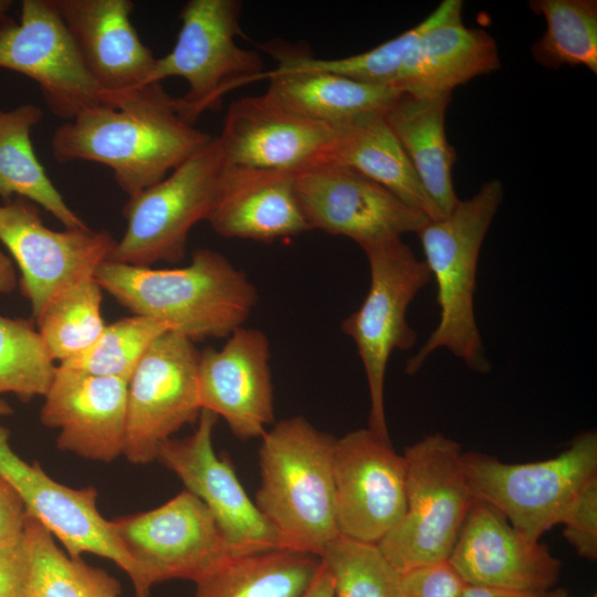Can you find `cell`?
<instances>
[{"instance_id":"1","label":"cell","mask_w":597,"mask_h":597,"mask_svg":"<svg viewBox=\"0 0 597 597\" xmlns=\"http://www.w3.org/2000/svg\"><path fill=\"white\" fill-rule=\"evenodd\" d=\"M78 113L53 133L51 150L60 164L77 160L108 167L128 196L159 182L212 136L186 121L160 83L112 95Z\"/></svg>"},{"instance_id":"2","label":"cell","mask_w":597,"mask_h":597,"mask_svg":"<svg viewBox=\"0 0 597 597\" xmlns=\"http://www.w3.org/2000/svg\"><path fill=\"white\" fill-rule=\"evenodd\" d=\"M95 279L133 314L154 318L193 343L228 337L243 326L258 301L245 273L210 249L196 250L188 265L175 269L106 261Z\"/></svg>"},{"instance_id":"3","label":"cell","mask_w":597,"mask_h":597,"mask_svg":"<svg viewBox=\"0 0 597 597\" xmlns=\"http://www.w3.org/2000/svg\"><path fill=\"white\" fill-rule=\"evenodd\" d=\"M261 440L256 507L281 548L321 557L339 536L333 478L336 438L295 416L274 423Z\"/></svg>"},{"instance_id":"4","label":"cell","mask_w":597,"mask_h":597,"mask_svg":"<svg viewBox=\"0 0 597 597\" xmlns=\"http://www.w3.org/2000/svg\"><path fill=\"white\" fill-rule=\"evenodd\" d=\"M503 197L501 180L485 181L475 195L459 200L448 214L429 221L418 233L425 262L437 283L440 316L428 339L407 360V374H416L441 347L476 373L491 369L473 300L481 247Z\"/></svg>"},{"instance_id":"5","label":"cell","mask_w":597,"mask_h":597,"mask_svg":"<svg viewBox=\"0 0 597 597\" xmlns=\"http://www.w3.org/2000/svg\"><path fill=\"white\" fill-rule=\"evenodd\" d=\"M462 454L455 440L439 432L405 449L406 511L377 544L398 573L448 561L475 500Z\"/></svg>"},{"instance_id":"6","label":"cell","mask_w":597,"mask_h":597,"mask_svg":"<svg viewBox=\"0 0 597 597\" xmlns=\"http://www.w3.org/2000/svg\"><path fill=\"white\" fill-rule=\"evenodd\" d=\"M462 463L474 499L540 541L562 524L583 491L597 480V433H579L562 453L543 461L505 463L471 451L463 452Z\"/></svg>"},{"instance_id":"7","label":"cell","mask_w":597,"mask_h":597,"mask_svg":"<svg viewBox=\"0 0 597 597\" xmlns=\"http://www.w3.org/2000/svg\"><path fill=\"white\" fill-rule=\"evenodd\" d=\"M239 0H189L180 12L172 50L157 57L145 85L181 77L188 91L177 98L180 115L195 124L205 112L221 107L230 91L263 78L264 63L254 50L238 45L243 35Z\"/></svg>"},{"instance_id":"8","label":"cell","mask_w":597,"mask_h":597,"mask_svg":"<svg viewBox=\"0 0 597 597\" xmlns=\"http://www.w3.org/2000/svg\"><path fill=\"white\" fill-rule=\"evenodd\" d=\"M369 289L362 305L342 322V331L355 342L369 392L368 428L389 438L385 412V378L394 350L410 349L417 333L407 322V310L431 279L401 238L365 247Z\"/></svg>"},{"instance_id":"9","label":"cell","mask_w":597,"mask_h":597,"mask_svg":"<svg viewBox=\"0 0 597 597\" xmlns=\"http://www.w3.org/2000/svg\"><path fill=\"white\" fill-rule=\"evenodd\" d=\"M224 159L217 136L159 182L128 197L126 230L109 260L136 266L184 259L195 224L208 219Z\"/></svg>"},{"instance_id":"10","label":"cell","mask_w":597,"mask_h":597,"mask_svg":"<svg viewBox=\"0 0 597 597\" xmlns=\"http://www.w3.org/2000/svg\"><path fill=\"white\" fill-rule=\"evenodd\" d=\"M112 530L138 565L146 591L171 579L196 583L231 553L209 510L181 491L158 507L109 520Z\"/></svg>"},{"instance_id":"11","label":"cell","mask_w":597,"mask_h":597,"mask_svg":"<svg viewBox=\"0 0 597 597\" xmlns=\"http://www.w3.org/2000/svg\"><path fill=\"white\" fill-rule=\"evenodd\" d=\"M199 350L166 332L147 349L127 383L124 455L135 464L157 460L160 446L198 420Z\"/></svg>"},{"instance_id":"12","label":"cell","mask_w":597,"mask_h":597,"mask_svg":"<svg viewBox=\"0 0 597 597\" xmlns=\"http://www.w3.org/2000/svg\"><path fill=\"white\" fill-rule=\"evenodd\" d=\"M0 67L33 80L48 108L65 122L115 104L84 67L54 0H23L19 22L0 18Z\"/></svg>"},{"instance_id":"13","label":"cell","mask_w":597,"mask_h":597,"mask_svg":"<svg viewBox=\"0 0 597 597\" xmlns=\"http://www.w3.org/2000/svg\"><path fill=\"white\" fill-rule=\"evenodd\" d=\"M296 197L310 227L355 241L362 249L405 233L418 234L431 221L385 187L333 161L295 172Z\"/></svg>"},{"instance_id":"14","label":"cell","mask_w":597,"mask_h":597,"mask_svg":"<svg viewBox=\"0 0 597 597\" xmlns=\"http://www.w3.org/2000/svg\"><path fill=\"white\" fill-rule=\"evenodd\" d=\"M0 241L20 270V290L34 321L61 291L95 276L116 244L104 230H52L36 205L20 197L0 205Z\"/></svg>"},{"instance_id":"15","label":"cell","mask_w":597,"mask_h":597,"mask_svg":"<svg viewBox=\"0 0 597 597\" xmlns=\"http://www.w3.org/2000/svg\"><path fill=\"white\" fill-rule=\"evenodd\" d=\"M12 409L0 398V417ZM9 430L0 426V475L21 498L29 516L42 524L71 557L91 553L114 562L130 578L136 597H150L138 565L117 541L109 520L96 505L94 488L73 489L49 476L38 463L21 459L9 444Z\"/></svg>"},{"instance_id":"16","label":"cell","mask_w":597,"mask_h":597,"mask_svg":"<svg viewBox=\"0 0 597 597\" xmlns=\"http://www.w3.org/2000/svg\"><path fill=\"white\" fill-rule=\"evenodd\" d=\"M333 478L341 536L377 545L406 511V467L390 442L369 428L336 438Z\"/></svg>"},{"instance_id":"17","label":"cell","mask_w":597,"mask_h":597,"mask_svg":"<svg viewBox=\"0 0 597 597\" xmlns=\"http://www.w3.org/2000/svg\"><path fill=\"white\" fill-rule=\"evenodd\" d=\"M217 419L202 409L196 430L185 438L165 441L157 460L206 505L231 555L279 548L274 530L243 489L230 460L213 449Z\"/></svg>"},{"instance_id":"18","label":"cell","mask_w":597,"mask_h":597,"mask_svg":"<svg viewBox=\"0 0 597 597\" xmlns=\"http://www.w3.org/2000/svg\"><path fill=\"white\" fill-rule=\"evenodd\" d=\"M270 342L264 332L244 326L220 349L199 353L198 395L201 410L221 417L241 440L261 438L274 422Z\"/></svg>"},{"instance_id":"19","label":"cell","mask_w":597,"mask_h":597,"mask_svg":"<svg viewBox=\"0 0 597 597\" xmlns=\"http://www.w3.org/2000/svg\"><path fill=\"white\" fill-rule=\"evenodd\" d=\"M467 585L517 590L556 587L562 562L490 504L475 499L448 558Z\"/></svg>"},{"instance_id":"20","label":"cell","mask_w":597,"mask_h":597,"mask_svg":"<svg viewBox=\"0 0 597 597\" xmlns=\"http://www.w3.org/2000/svg\"><path fill=\"white\" fill-rule=\"evenodd\" d=\"M333 136L263 94L233 101L217 138L227 165L297 172L324 159Z\"/></svg>"},{"instance_id":"21","label":"cell","mask_w":597,"mask_h":597,"mask_svg":"<svg viewBox=\"0 0 597 597\" xmlns=\"http://www.w3.org/2000/svg\"><path fill=\"white\" fill-rule=\"evenodd\" d=\"M127 383L56 366L40 420L60 430L57 448L107 463L124 455Z\"/></svg>"},{"instance_id":"22","label":"cell","mask_w":597,"mask_h":597,"mask_svg":"<svg viewBox=\"0 0 597 597\" xmlns=\"http://www.w3.org/2000/svg\"><path fill=\"white\" fill-rule=\"evenodd\" d=\"M80 59L108 95L145 85L155 61L132 23L130 0H54Z\"/></svg>"},{"instance_id":"23","label":"cell","mask_w":597,"mask_h":597,"mask_svg":"<svg viewBox=\"0 0 597 597\" xmlns=\"http://www.w3.org/2000/svg\"><path fill=\"white\" fill-rule=\"evenodd\" d=\"M295 172L224 163L207 219L223 238L272 242L310 230L294 184Z\"/></svg>"},{"instance_id":"24","label":"cell","mask_w":597,"mask_h":597,"mask_svg":"<svg viewBox=\"0 0 597 597\" xmlns=\"http://www.w3.org/2000/svg\"><path fill=\"white\" fill-rule=\"evenodd\" d=\"M277 66L265 72L264 93L273 102L306 118L336 125L359 115L383 113L402 92L392 86L358 82L305 65L298 48L271 42L264 45Z\"/></svg>"},{"instance_id":"25","label":"cell","mask_w":597,"mask_h":597,"mask_svg":"<svg viewBox=\"0 0 597 597\" xmlns=\"http://www.w3.org/2000/svg\"><path fill=\"white\" fill-rule=\"evenodd\" d=\"M500 67L494 38L482 29L465 27L461 15L442 21L420 35L395 87L413 97H437Z\"/></svg>"},{"instance_id":"26","label":"cell","mask_w":597,"mask_h":597,"mask_svg":"<svg viewBox=\"0 0 597 597\" xmlns=\"http://www.w3.org/2000/svg\"><path fill=\"white\" fill-rule=\"evenodd\" d=\"M333 126L334 136L322 161L355 169L430 220L443 217L423 189L383 113L359 115Z\"/></svg>"},{"instance_id":"27","label":"cell","mask_w":597,"mask_h":597,"mask_svg":"<svg viewBox=\"0 0 597 597\" xmlns=\"http://www.w3.org/2000/svg\"><path fill=\"white\" fill-rule=\"evenodd\" d=\"M452 93L427 98L402 93L384 114L423 189L443 216L460 200L452 179L457 153L444 125Z\"/></svg>"},{"instance_id":"28","label":"cell","mask_w":597,"mask_h":597,"mask_svg":"<svg viewBox=\"0 0 597 597\" xmlns=\"http://www.w3.org/2000/svg\"><path fill=\"white\" fill-rule=\"evenodd\" d=\"M321 557L286 548L231 555L195 583L192 597H302Z\"/></svg>"},{"instance_id":"29","label":"cell","mask_w":597,"mask_h":597,"mask_svg":"<svg viewBox=\"0 0 597 597\" xmlns=\"http://www.w3.org/2000/svg\"><path fill=\"white\" fill-rule=\"evenodd\" d=\"M43 118L34 104L0 108V197L27 199L50 212L65 229H90L70 208L36 158L31 130Z\"/></svg>"},{"instance_id":"30","label":"cell","mask_w":597,"mask_h":597,"mask_svg":"<svg viewBox=\"0 0 597 597\" xmlns=\"http://www.w3.org/2000/svg\"><path fill=\"white\" fill-rule=\"evenodd\" d=\"M24 535L31 564L27 597H122L115 577L64 553L53 535L29 515Z\"/></svg>"},{"instance_id":"31","label":"cell","mask_w":597,"mask_h":597,"mask_svg":"<svg viewBox=\"0 0 597 597\" xmlns=\"http://www.w3.org/2000/svg\"><path fill=\"white\" fill-rule=\"evenodd\" d=\"M528 7L546 22L531 48L537 63L548 69L585 66L597 74L596 0H532Z\"/></svg>"},{"instance_id":"32","label":"cell","mask_w":597,"mask_h":597,"mask_svg":"<svg viewBox=\"0 0 597 597\" xmlns=\"http://www.w3.org/2000/svg\"><path fill=\"white\" fill-rule=\"evenodd\" d=\"M102 292L95 276L84 279L56 294L35 320L53 360L61 364L80 355L102 334Z\"/></svg>"},{"instance_id":"33","label":"cell","mask_w":597,"mask_h":597,"mask_svg":"<svg viewBox=\"0 0 597 597\" xmlns=\"http://www.w3.org/2000/svg\"><path fill=\"white\" fill-rule=\"evenodd\" d=\"M462 8L461 0H443L417 25L359 54L339 59H318L307 50L298 49V57L305 65L314 69L367 84L395 87L402 65L420 35L442 21L461 17Z\"/></svg>"},{"instance_id":"34","label":"cell","mask_w":597,"mask_h":597,"mask_svg":"<svg viewBox=\"0 0 597 597\" xmlns=\"http://www.w3.org/2000/svg\"><path fill=\"white\" fill-rule=\"evenodd\" d=\"M55 368L33 321L0 315V395L44 397Z\"/></svg>"},{"instance_id":"35","label":"cell","mask_w":597,"mask_h":597,"mask_svg":"<svg viewBox=\"0 0 597 597\" xmlns=\"http://www.w3.org/2000/svg\"><path fill=\"white\" fill-rule=\"evenodd\" d=\"M166 332L163 323L133 314L106 325L92 346L59 365L128 381L150 345Z\"/></svg>"},{"instance_id":"36","label":"cell","mask_w":597,"mask_h":597,"mask_svg":"<svg viewBox=\"0 0 597 597\" xmlns=\"http://www.w3.org/2000/svg\"><path fill=\"white\" fill-rule=\"evenodd\" d=\"M321 559L332 575L334 597H400L399 573L377 545L339 535Z\"/></svg>"},{"instance_id":"37","label":"cell","mask_w":597,"mask_h":597,"mask_svg":"<svg viewBox=\"0 0 597 597\" xmlns=\"http://www.w3.org/2000/svg\"><path fill=\"white\" fill-rule=\"evenodd\" d=\"M565 540L588 561L597 558V480L579 495L562 522Z\"/></svg>"},{"instance_id":"38","label":"cell","mask_w":597,"mask_h":597,"mask_svg":"<svg viewBox=\"0 0 597 597\" xmlns=\"http://www.w3.org/2000/svg\"><path fill=\"white\" fill-rule=\"evenodd\" d=\"M465 585L448 561L399 573L400 597H460Z\"/></svg>"},{"instance_id":"39","label":"cell","mask_w":597,"mask_h":597,"mask_svg":"<svg viewBox=\"0 0 597 597\" xmlns=\"http://www.w3.org/2000/svg\"><path fill=\"white\" fill-rule=\"evenodd\" d=\"M30 552L25 535L0 546V597H27Z\"/></svg>"},{"instance_id":"40","label":"cell","mask_w":597,"mask_h":597,"mask_svg":"<svg viewBox=\"0 0 597 597\" xmlns=\"http://www.w3.org/2000/svg\"><path fill=\"white\" fill-rule=\"evenodd\" d=\"M28 519L15 490L0 475V546L20 538Z\"/></svg>"},{"instance_id":"41","label":"cell","mask_w":597,"mask_h":597,"mask_svg":"<svg viewBox=\"0 0 597 597\" xmlns=\"http://www.w3.org/2000/svg\"><path fill=\"white\" fill-rule=\"evenodd\" d=\"M460 597H569L564 587L543 590H517L479 585H465Z\"/></svg>"},{"instance_id":"42","label":"cell","mask_w":597,"mask_h":597,"mask_svg":"<svg viewBox=\"0 0 597 597\" xmlns=\"http://www.w3.org/2000/svg\"><path fill=\"white\" fill-rule=\"evenodd\" d=\"M302 597H334L332 575L323 562L314 580Z\"/></svg>"},{"instance_id":"43","label":"cell","mask_w":597,"mask_h":597,"mask_svg":"<svg viewBox=\"0 0 597 597\" xmlns=\"http://www.w3.org/2000/svg\"><path fill=\"white\" fill-rule=\"evenodd\" d=\"M18 284L12 260L0 250V293H11Z\"/></svg>"},{"instance_id":"44","label":"cell","mask_w":597,"mask_h":597,"mask_svg":"<svg viewBox=\"0 0 597 597\" xmlns=\"http://www.w3.org/2000/svg\"><path fill=\"white\" fill-rule=\"evenodd\" d=\"M10 2H7V1H0V18H3L6 17V11L7 9L9 8L10 4H8Z\"/></svg>"},{"instance_id":"45","label":"cell","mask_w":597,"mask_h":597,"mask_svg":"<svg viewBox=\"0 0 597 597\" xmlns=\"http://www.w3.org/2000/svg\"><path fill=\"white\" fill-rule=\"evenodd\" d=\"M591 597H597V595L595 594V595H593Z\"/></svg>"}]
</instances>
